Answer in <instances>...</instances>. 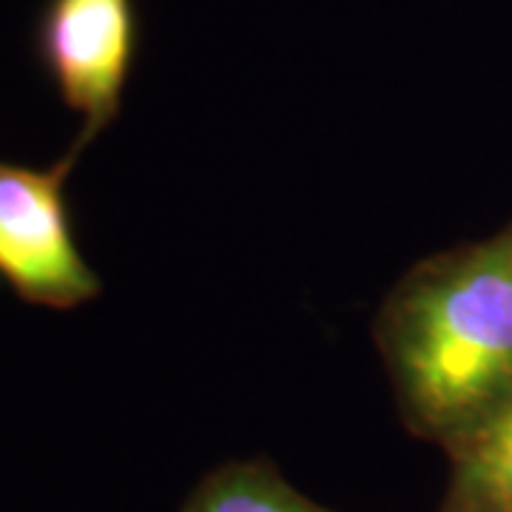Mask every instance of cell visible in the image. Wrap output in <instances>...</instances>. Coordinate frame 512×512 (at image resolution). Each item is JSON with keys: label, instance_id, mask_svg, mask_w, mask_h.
<instances>
[{"label": "cell", "instance_id": "6da1fadb", "mask_svg": "<svg viewBox=\"0 0 512 512\" xmlns=\"http://www.w3.org/2000/svg\"><path fill=\"white\" fill-rule=\"evenodd\" d=\"M373 339L399 416L447 450L512 399V220L427 256L384 296Z\"/></svg>", "mask_w": 512, "mask_h": 512}, {"label": "cell", "instance_id": "7a4b0ae2", "mask_svg": "<svg viewBox=\"0 0 512 512\" xmlns=\"http://www.w3.org/2000/svg\"><path fill=\"white\" fill-rule=\"evenodd\" d=\"M86 148L72 143L49 168L0 160V282L26 305L74 311L103 293L77 245L66 180Z\"/></svg>", "mask_w": 512, "mask_h": 512}, {"label": "cell", "instance_id": "3957f363", "mask_svg": "<svg viewBox=\"0 0 512 512\" xmlns=\"http://www.w3.org/2000/svg\"><path fill=\"white\" fill-rule=\"evenodd\" d=\"M32 46L63 106L83 117L74 143L89 148L123 109L140 55L137 0H46Z\"/></svg>", "mask_w": 512, "mask_h": 512}, {"label": "cell", "instance_id": "277c9868", "mask_svg": "<svg viewBox=\"0 0 512 512\" xmlns=\"http://www.w3.org/2000/svg\"><path fill=\"white\" fill-rule=\"evenodd\" d=\"M444 453L450 478L436 512H512V399Z\"/></svg>", "mask_w": 512, "mask_h": 512}, {"label": "cell", "instance_id": "5b68a950", "mask_svg": "<svg viewBox=\"0 0 512 512\" xmlns=\"http://www.w3.org/2000/svg\"><path fill=\"white\" fill-rule=\"evenodd\" d=\"M177 512H330L299 493L271 461L220 464L188 493Z\"/></svg>", "mask_w": 512, "mask_h": 512}]
</instances>
